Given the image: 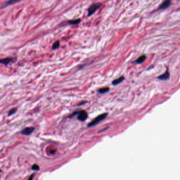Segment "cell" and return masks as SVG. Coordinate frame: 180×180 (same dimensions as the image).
<instances>
[{"label":"cell","instance_id":"1","mask_svg":"<svg viewBox=\"0 0 180 180\" xmlns=\"http://www.w3.org/2000/svg\"><path fill=\"white\" fill-rule=\"evenodd\" d=\"M107 115H108V114L105 113H104V114H101V115L97 116L95 118H94L93 120L91 122H90L88 124L87 127H93L94 126H95L96 125H97V124H98L99 123L102 121L103 120L105 119V118L107 117Z\"/></svg>","mask_w":180,"mask_h":180},{"label":"cell","instance_id":"2","mask_svg":"<svg viewBox=\"0 0 180 180\" xmlns=\"http://www.w3.org/2000/svg\"><path fill=\"white\" fill-rule=\"evenodd\" d=\"M101 6L102 3H97L91 5L88 9V16H89L93 15Z\"/></svg>","mask_w":180,"mask_h":180},{"label":"cell","instance_id":"3","mask_svg":"<svg viewBox=\"0 0 180 180\" xmlns=\"http://www.w3.org/2000/svg\"><path fill=\"white\" fill-rule=\"evenodd\" d=\"M88 118V114L85 111H79L77 114V119L79 121L84 122Z\"/></svg>","mask_w":180,"mask_h":180},{"label":"cell","instance_id":"4","mask_svg":"<svg viewBox=\"0 0 180 180\" xmlns=\"http://www.w3.org/2000/svg\"><path fill=\"white\" fill-rule=\"evenodd\" d=\"M171 0H165V1H164L162 2V3L159 5L158 9L160 10H165L168 7L170 6V5H171Z\"/></svg>","mask_w":180,"mask_h":180},{"label":"cell","instance_id":"5","mask_svg":"<svg viewBox=\"0 0 180 180\" xmlns=\"http://www.w3.org/2000/svg\"><path fill=\"white\" fill-rule=\"evenodd\" d=\"M34 131V128L33 127H26L22 130L21 132V134L22 135L27 136V135H31L33 132Z\"/></svg>","mask_w":180,"mask_h":180},{"label":"cell","instance_id":"6","mask_svg":"<svg viewBox=\"0 0 180 180\" xmlns=\"http://www.w3.org/2000/svg\"><path fill=\"white\" fill-rule=\"evenodd\" d=\"M14 60V59L12 58H7L3 59H0V64L7 65Z\"/></svg>","mask_w":180,"mask_h":180},{"label":"cell","instance_id":"7","mask_svg":"<svg viewBox=\"0 0 180 180\" xmlns=\"http://www.w3.org/2000/svg\"><path fill=\"white\" fill-rule=\"evenodd\" d=\"M125 79V77L124 76H121L119 78L114 80L112 82V84L114 86H116L119 85V84H121L122 82H123Z\"/></svg>","mask_w":180,"mask_h":180},{"label":"cell","instance_id":"8","mask_svg":"<svg viewBox=\"0 0 180 180\" xmlns=\"http://www.w3.org/2000/svg\"><path fill=\"white\" fill-rule=\"evenodd\" d=\"M146 59V56L145 55H142L141 57H139L138 59H137L136 60H135L134 62L138 64H141L145 61Z\"/></svg>","mask_w":180,"mask_h":180},{"label":"cell","instance_id":"9","mask_svg":"<svg viewBox=\"0 0 180 180\" xmlns=\"http://www.w3.org/2000/svg\"><path fill=\"white\" fill-rule=\"evenodd\" d=\"M169 76V74L168 70H167L164 74H163V75H162L161 76H160L158 77V79L162 80H167V79H168Z\"/></svg>","mask_w":180,"mask_h":180},{"label":"cell","instance_id":"10","mask_svg":"<svg viewBox=\"0 0 180 180\" xmlns=\"http://www.w3.org/2000/svg\"><path fill=\"white\" fill-rule=\"evenodd\" d=\"M81 22V19H78L76 20H69L67 21V23L71 25H77Z\"/></svg>","mask_w":180,"mask_h":180},{"label":"cell","instance_id":"11","mask_svg":"<svg viewBox=\"0 0 180 180\" xmlns=\"http://www.w3.org/2000/svg\"><path fill=\"white\" fill-rule=\"evenodd\" d=\"M109 88H108V87H105L104 88H101L98 89V93L101 94H104L105 93H107L109 92Z\"/></svg>","mask_w":180,"mask_h":180},{"label":"cell","instance_id":"12","mask_svg":"<svg viewBox=\"0 0 180 180\" xmlns=\"http://www.w3.org/2000/svg\"><path fill=\"white\" fill-rule=\"evenodd\" d=\"M19 1H21V0H9L8 2H7L6 3H5L4 4V6H7L8 5H10L12 4H14L15 3H16L17 2H19Z\"/></svg>","mask_w":180,"mask_h":180},{"label":"cell","instance_id":"13","mask_svg":"<svg viewBox=\"0 0 180 180\" xmlns=\"http://www.w3.org/2000/svg\"><path fill=\"white\" fill-rule=\"evenodd\" d=\"M59 47V41L58 40H57L53 43V44L52 46V49L56 50V49H58Z\"/></svg>","mask_w":180,"mask_h":180},{"label":"cell","instance_id":"14","mask_svg":"<svg viewBox=\"0 0 180 180\" xmlns=\"http://www.w3.org/2000/svg\"><path fill=\"white\" fill-rule=\"evenodd\" d=\"M16 111H17V109L16 108H13L11 109L8 112V116H11V115L14 114L16 112Z\"/></svg>","mask_w":180,"mask_h":180},{"label":"cell","instance_id":"15","mask_svg":"<svg viewBox=\"0 0 180 180\" xmlns=\"http://www.w3.org/2000/svg\"><path fill=\"white\" fill-rule=\"evenodd\" d=\"M31 169L33 171H38L39 170V167L38 165L37 164H34L32 165Z\"/></svg>","mask_w":180,"mask_h":180},{"label":"cell","instance_id":"16","mask_svg":"<svg viewBox=\"0 0 180 180\" xmlns=\"http://www.w3.org/2000/svg\"><path fill=\"white\" fill-rule=\"evenodd\" d=\"M33 177H34V174H32L31 176H30L29 178H28V179L29 180H31V179H33Z\"/></svg>","mask_w":180,"mask_h":180},{"label":"cell","instance_id":"17","mask_svg":"<svg viewBox=\"0 0 180 180\" xmlns=\"http://www.w3.org/2000/svg\"><path fill=\"white\" fill-rule=\"evenodd\" d=\"M108 128V127H106V128H104V129H103L101 130V131H99V132H98V133H100V132H103V131H105V130H106V129H107Z\"/></svg>","mask_w":180,"mask_h":180},{"label":"cell","instance_id":"18","mask_svg":"<svg viewBox=\"0 0 180 180\" xmlns=\"http://www.w3.org/2000/svg\"><path fill=\"white\" fill-rule=\"evenodd\" d=\"M1 172V170H0V172Z\"/></svg>","mask_w":180,"mask_h":180}]
</instances>
